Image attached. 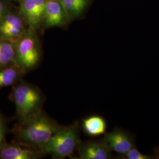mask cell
<instances>
[{
  "label": "cell",
  "mask_w": 159,
  "mask_h": 159,
  "mask_svg": "<svg viewBox=\"0 0 159 159\" xmlns=\"http://www.w3.org/2000/svg\"><path fill=\"white\" fill-rule=\"evenodd\" d=\"M62 127L42 110L25 119L17 121L11 132L15 142L42 151L51 137Z\"/></svg>",
  "instance_id": "1"
},
{
  "label": "cell",
  "mask_w": 159,
  "mask_h": 159,
  "mask_svg": "<svg viewBox=\"0 0 159 159\" xmlns=\"http://www.w3.org/2000/svg\"><path fill=\"white\" fill-rule=\"evenodd\" d=\"M10 100L16 107L17 121L25 119L42 111L44 96L40 89L21 79L12 86Z\"/></svg>",
  "instance_id": "2"
},
{
  "label": "cell",
  "mask_w": 159,
  "mask_h": 159,
  "mask_svg": "<svg viewBox=\"0 0 159 159\" xmlns=\"http://www.w3.org/2000/svg\"><path fill=\"white\" fill-rule=\"evenodd\" d=\"M79 121L68 126H63L54 134L43 148L45 155L52 159H64L71 157L79 142Z\"/></svg>",
  "instance_id": "3"
},
{
  "label": "cell",
  "mask_w": 159,
  "mask_h": 159,
  "mask_svg": "<svg viewBox=\"0 0 159 159\" xmlns=\"http://www.w3.org/2000/svg\"><path fill=\"white\" fill-rule=\"evenodd\" d=\"M14 46V64L24 74L34 70L41 59L40 44L35 30L29 28Z\"/></svg>",
  "instance_id": "4"
},
{
  "label": "cell",
  "mask_w": 159,
  "mask_h": 159,
  "mask_svg": "<svg viewBox=\"0 0 159 159\" xmlns=\"http://www.w3.org/2000/svg\"><path fill=\"white\" fill-rule=\"evenodd\" d=\"M102 142L111 151L119 154L120 157L135 147L134 135L118 127H116L112 131L105 133Z\"/></svg>",
  "instance_id": "5"
},
{
  "label": "cell",
  "mask_w": 159,
  "mask_h": 159,
  "mask_svg": "<svg viewBox=\"0 0 159 159\" xmlns=\"http://www.w3.org/2000/svg\"><path fill=\"white\" fill-rule=\"evenodd\" d=\"M27 29L23 17L15 14H8L0 21V38L15 44L20 40Z\"/></svg>",
  "instance_id": "6"
},
{
  "label": "cell",
  "mask_w": 159,
  "mask_h": 159,
  "mask_svg": "<svg viewBox=\"0 0 159 159\" xmlns=\"http://www.w3.org/2000/svg\"><path fill=\"white\" fill-rule=\"evenodd\" d=\"M46 0H24L21 2L20 12L29 29L36 30L42 24Z\"/></svg>",
  "instance_id": "7"
},
{
  "label": "cell",
  "mask_w": 159,
  "mask_h": 159,
  "mask_svg": "<svg viewBox=\"0 0 159 159\" xmlns=\"http://www.w3.org/2000/svg\"><path fill=\"white\" fill-rule=\"evenodd\" d=\"M45 156L37 148L21 143H7L0 148V159H39Z\"/></svg>",
  "instance_id": "8"
},
{
  "label": "cell",
  "mask_w": 159,
  "mask_h": 159,
  "mask_svg": "<svg viewBox=\"0 0 159 159\" xmlns=\"http://www.w3.org/2000/svg\"><path fill=\"white\" fill-rule=\"evenodd\" d=\"M68 18L60 0H46L41 25L44 29L60 27Z\"/></svg>",
  "instance_id": "9"
},
{
  "label": "cell",
  "mask_w": 159,
  "mask_h": 159,
  "mask_svg": "<svg viewBox=\"0 0 159 159\" xmlns=\"http://www.w3.org/2000/svg\"><path fill=\"white\" fill-rule=\"evenodd\" d=\"M78 159H108L113 158L111 151L103 143L87 141L78 143L75 149Z\"/></svg>",
  "instance_id": "10"
},
{
  "label": "cell",
  "mask_w": 159,
  "mask_h": 159,
  "mask_svg": "<svg viewBox=\"0 0 159 159\" xmlns=\"http://www.w3.org/2000/svg\"><path fill=\"white\" fill-rule=\"evenodd\" d=\"M107 124L102 117L93 115L82 121V129L87 136L97 137L104 134L107 130Z\"/></svg>",
  "instance_id": "11"
},
{
  "label": "cell",
  "mask_w": 159,
  "mask_h": 159,
  "mask_svg": "<svg viewBox=\"0 0 159 159\" xmlns=\"http://www.w3.org/2000/svg\"><path fill=\"white\" fill-rule=\"evenodd\" d=\"M24 74L15 64L0 68V89L13 86L21 79Z\"/></svg>",
  "instance_id": "12"
},
{
  "label": "cell",
  "mask_w": 159,
  "mask_h": 159,
  "mask_svg": "<svg viewBox=\"0 0 159 159\" xmlns=\"http://www.w3.org/2000/svg\"><path fill=\"white\" fill-rule=\"evenodd\" d=\"M91 0H60L68 19L80 16L86 10Z\"/></svg>",
  "instance_id": "13"
},
{
  "label": "cell",
  "mask_w": 159,
  "mask_h": 159,
  "mask_svg": "<svg viewBox=\"0 0 159 159\" xmlns=\"http://www.w3.org/2000/svg\"><path fill=\"white\" fill-rule=\"evenodd\" d=\"M14 44L0 38V68L14 64Z\"/></svg>",
  "instance_id": "14"
},
{
  "label": "cell",
  "mask_w": 159,
  "mask_h": 159,
  "mask_svg": "<svg viewBox=\"0 0 159 159\" xmlns=\"http://www.w3.org/2000/svg\"><path fill=\"white\" fill-rule=\"evenodd\" d=\"M121 159H154L153 156H148L142 153L136 147L131 148L130 150L121 156Z\"/></svg>",
  "instance_id": "15"
},
{
  "label": "cell",
  "mask_w": 159,
  "mask_h": 159,
  "mask_svg": "<svg viewBox=\"0 0 159 159\" xmlns=\"http://www.w3.org/2000/svg\"><path fill=\"white\" fill-rule=\"evenodd\" d=\"M8 132V124L5 117L0 113V148L7 143L6 136Z\"/></svg>",
  "instance_id": "16"
},
{
  "label": "cell",
  "mask_w": 159,
  "mask_h": 159,
  "mask_svg": "<svg viewBox=\"0 0 159 159\" xmlns=\"http://www.w3.org/2000/svg\"><path fill=\"white\" fill-rule=\"evenodd\" d=\"M5 10H6V9H5L4 4H3V2L1 1H0V21L3 17L5 16H4V14L5 13Z\"/></svg>",
  "instance_id": "17"
},
{
  "label": "cell",
  "mask_w": 159,
  "mask_h": 159,
  "mask_svg": "<svg viewBox=\"0 0 159 159\" xmlns=\"http://www.w3.org/2000/svg\"><path fill=\"white\" fill-rule=\"evenodd\" d=\"M154 159H159V146L154 148Z\"/></svg>",
  "instance_id": "18"
},
{
  "label": "cell",
  "mask_w": 159,
  "mask_h": 159,
  "mask_svg": "<svg viewBox=\"0 0 159 159\" xmlns=\"http://www.w3.org/2000/svg\"><path fill=\"white\" fill-rule=\"evenodd\" d=\"M21 2H22V1H24V0H20Z\"/></svg>",
  "instance_id": "19"
}]
</instances>
